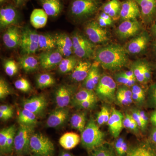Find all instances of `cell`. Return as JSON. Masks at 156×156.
Returning <instances> with one entry per match:
<instances>
[{"instance_id":"1","label":"cell","mask_w":156,"mask_h":156,"mask_svg":"<svg viewBox=\"0 0 156 156\" xmlns=\"http://www.w3.org/2000/svg\"><path fill=\"white\" fill-rule=\"evenodd\" d=\"M128 53L122 46L112 44L95 50L94 58L104 69L115 71L128 64Z\"/></svg>"},{"instance_id":"2","label":"cell","mask_w":156,"mask_h":156,"mask_svg":"<svg viewBox=\"0 0 156 156\" xmlns=\"http://www.w3.org/2000/svg\"><path fill=\"white\" fill-rule=\"evenodd\" d=\"M101 6V0H71L68 13L75 21L82 22L93 17Z\"/></svg>"},{"instance_id":"3","label":"cell","mask_w":156,"mask_h":156,"mask_svg":"<svg viewBox=\"0 0 156 156\" xmlns=\"http://www.w3.org/2000/svg\"><path fill=\"white\" fill-rule=\"evenodd\" d=\"M105 138V134L91 118L81 133V142L83 147L91 152L104 144Z\"/></svg>"},{"instance_id":"4","label":"cell","mask_w":156,"mask_h":156,"mask_svg":"<svg viewBox=\"0 0 156 156\" xmlns=\"http://www.w3.org/2000/svg\"><path fill=\"white\" fill-rule=\"evenodd\" d=\"M73 53L78 58L88 59L94 58L95 44L80 30H75L71 35Z\"/></svg>"},{"instance_id":"5","label":"cell","mask_w":156,"mask_h":156,"mask_svg":"<svg viewBox=\"0 0 156 156\" xmlns=\"http://www.w3.org/2000/svg\"><path fill=\"white\" fill-rule=\"evenodd\" d=\"M30 151L40 156H53L55 147L49 137L41 133L31 135L30 141Z\"/></svg>"},{"instance_id":"6","label":"cell","mask_w":156,"mask_h":156,"mask_svg":"<svg viewBox=\"0 0 156 156\" xmlns=\"http://www.w3.org/2000/svg\"><path fill=\"white\" fill-rule=\"evenodd\" d=\"M116 87L115 81L110 76L104 75L95 88V93L105 102L112 103L116 100Z\"/></svg>"},{"instance_id":"7","label":"cell","mask_w":156,"mask_h":156,"mask_svg":"<svg viewBox=\"0 0 156 156\" xmlns=\"http://www.w3.org/2000/svg\"><path fill=\"white\" fill-rule=\"evenodd\" d=\"M39 35L27 27L21 30L20 48L23 55H33L38 51Z\"/></svg>"},{"instance_id":"8","label":"cell","mask_w":156,"mask_h":156,"mask_svg":"<svg viewBox=\"0 0 156 156\" xmlns=\"http://www.w3.org/2000/svg\"><path fill=\"white\" fill-rule=\"evenodd\" d=\"M33 128L20 125L14 138V150L18 155L28 153L30 151V141Z\"/></svg>"},{"instance_id":"9","label":"cell","mask_w":156,"mask_h":156,"mask_svg":"<svg viewBox=\"0 0 156 156\" xmlns=\"http://www.w3.org/2000/svg\"><path fill=\"white\" fill-rule=\"evenodd\" d=\"M84 30L86 36L94 44H104L109 40L107 31L95 20L87 22L84 26Z\"/></svg>"},{"instance_id":"10","label":"cell","mask_w":156,"mask_h":156,"mask_svg":"<svg viewBox=\"0 0 156 156\" xmlns=\"http://www.w3.org/2000/svg\"><path fill=\"white\" fill-rule=\"evenodd\" d=\"M141 27L136 19L122 21L117 27L116 33L121 40H126L136 36L140 33Z\"/></svg>"},{"instance_id":"11","label":"cell","mask_w":156,"mask_h":156,"mask_svg":"<svg viewBox=\"0 0 156 156\" xmlns=\"http://www.w3.org/2000/svg\"><path fill=\"white\" fill-rule=\"evenodd\" d=\"M63 58L57 49L42 52L38 57L40 66L46 70H50L58 66Z\"/></svg>"},{"instance_id":"12","label":"cell","mask_w":156,"mask_h":156,"mask_svg":"<svg viewBox=\"0 0 156 156\" xmlns=\"http://www.w3.org/2000/svg\"><path fill=\"white\" fill-rule=\"evenodd\" d=\"M20 14L17 7L12 5L3 6L0 9V27L6 29L12 25H16L19 20Z\"/></svg>"},{"instance_id":"13","label":"cell","mask_w":156,"mask_h":156,"mask_svg":"<svg viewBox=\"0 0 156 156\" xmlns=\"http://www.w3.org/2000/svg\"><path fill=\"white\" fill-rule=\"evenodd\" d=\"M75 88L69 85L59 86L55 92V100L58 108H65L68 106L75 95Z\"/></svg>"},{"instance_id":"14","label":"cell","mask_w":156,"mask_h":156,"mask_svg":"<svg viewBox=\"0 0 156 156\" xmlns=\"http://www.w3.org/2000/svg\"><path fill=\"white\" fill-rule=\"evenodd\" d=\"M150 39L149 35L147 32L140 33L128 43L126 50L128 53L131 54L141 53L147 48Z\"/></svg>"},{"instance_id":"15","label":"cell","mask_w":156,"mask_h":156,"mask_svg":"<svg viewBox=\"0 0 156 156\" xmlns=\"http://www.w3.org/2000/svg\"><path fill=\"white\" fill-rule=\"evenodd\" d=\"M21 31L16 25H12L6 29L3 34L2 40L4 45L9 49H16L20 47Z\"/></svg>"},{"instance_id":"16","label":"cell","mask_w":156,"mask_h":156,"mask_svg":"<svg viewBox=\"0 0 156 156\" xmlns=\"http://www.w3.org/2000/svg\"><path fill=\"white\" fill-rule=\"evenodd\" d=\"M126 156H156V146L150 140L129 147Z\"/></svg>"},{"instance_id":"17","label":"cell","mask_w":156,"mask_h":156,"mask_svg":"<svg viewBox=\"0 0 156 156\" xmlns=\"http://www.w3.org/2000/svg\"><path fill=\"white\" fill-rule=\"evenodd\" d=\"M140 9V16L146 23H151L156 18V0H135Z\"/></svg>"},{"instance_id":"18","label":"cell","mask_w":156,"mask_h":156,"mask_svg":"<svg viewBox=\"0 0 156 156\" xmlns=\"http://www.w3.org/2000/svg\"><path fill=\"white\" fill-rule=\"evenodd\" d=\"M48 105L47 100L43 95H36L24 100L23 108L27 110L36 115H41Z\"/></svg>"},{"instance_id":"19","label":"cell","mask_w":156,"mask_h":156,"mask_svg":"<svg viewBox=\"0 0 156 156\" xmlns=\"http://www.w3.org/2000/svg\"><path fill=\"white\" fill-rule=\"evenodd\" d=\"M140 16V9L135 0H126L122 3L120 19L122 21L136 19Z\"/></svg>"},{"instance_id":"20","label":"cell","mask_w":156,"mask_h":156,"mask_svg":"<svg viewBox=\"0 0 156 156\" xmlns=\"http://www.w3.org/2000/svg\"><path fill=\"white\" fill-rule=\"evenodd\" d=\"M56 49L63 57L72 56L73 53V43L71 36L65 33H60L55 35Z\"/></svg>"},{"instance_id":"21","label":"cell","mask_w":156,"mask_h":156,"mask_svg":"<svg viewBox=\"0 0 156 156\" xmlns=\"http://www.w3.org/2000/svg\"><path fill=\"white\" fill-rule=\"evenodd\" d=\"M123 119L124 117L121 112L114 108H112L108 125L111 134L115 138H118L122 132L124 127Z\"/></svg>"},{"instance_id":"22","label":"cell","mask_w":156,"mask_h":156,"mask_svg":"<svg viewBox=\"0 0 156 156\" xmlns=\"http://www.w3.org/2000/svg\"><path fill=\"white\" fill-rule=\"evenodd\" d=\"M69 110L65 108H58L51 113L47 121V125L49 128H56L63 125L67 120Z\"/></svg>"},{"instance_id":"23","label":"cell","mask_w":156,"mask_h":156,"mask_svg":"<svg viewBox=\"0 0 156 156\" xmlns=\"http://www.w3.org/2000/svg\"><path fill=\"white\" fill-rule=\"evenodd\" d=\"M92 64L87 60L80 61L72 72L71 79L76 83L83 82L89 74Z\"/></svg>"},{"instance_id":"24","label":"cell","mask_w":156,"mask_h":156,"mask_svg":"<svg viewBox=\"0 0 156 156\" xmlns=\"http://www.w3.org/2000/svg\"><path fill=\"white\" fill-rule=\"evenodd\" d=\"M43 9L48 16L58 17L63 10V4L61 0H39Z\"/></svg>"},{"instance_id":"25","label":"cell","mask_w":156,"mask_h":156,"mask_svg":"<svg viewBox=\"0 0 156 156\" xmlns=\"http://www.w3.org/2000/svg\"><path fill=\"white\" fill-rule=\"evenodd\" d=\"M99 65L97 62L92 64L89 74L83 81V86L85 89L92 91L95 90L101 77Z\"/></svg>"},{"instance_id":"26","label":"cell","mask_w":156,"mask_h":156,"mask_svg":"<svg viewBox=\"0 0 156 156\" xmlns=\"http://www.w3.org/2000/svg\"><path fill=\"white\" fill-rule=\"evenodd\" d=\"M48 15L44 9H36L32 12L30 16V22L32 26L35 29L44 27L48 20Z\"/></svg>"},{"instance_id":"27","label":"cell","mask_w":156,"mask_h":156,"mask_svg":"<svg viewBox=\"0 0 156 156\" xmlns=\"http://www.w3.org/2000/svg\"><path fill=\"white\" fill-rule=\"evenodd\" d=\"M81 141L80 136L74 132H67L62 135L59 139L62 147L67 150L76 147Z\"/></svg>"},{"instance_id":"28","label":"cell","mask_w":156,"mask_h":156,"mask_svg":"<svg viewBox=\"0 0 156 156\" xmlns=\"http://www.w3.org/2000/svg\"><path fill=\"white\" fill-rule=\"evenodd\" d=\"M18 61L20 67L26 73L35 71L38 68V58L32 55H23L20 57Z\"/></svg>"},{"instance_id":"29","label":"cell","mask_w":156,"mask_h":156,"mask_svg":"<svg viewBox=\"0 0 156 156\" xmlns=\"http://www.w3.org/2000/svg\"><path fill=\"white\" fill-rule=\"evenodd\" d=\"M38 51L44 52L56 49L55 35L50 34L39 35Z\"/></svg>"},{"instance_id":"30","label":"cell","mask_w":156,"mask_h":156,"mask_svg":"<svg viewBox=\"0 0 156 156\" xmlns=\"http://www.w3.org/2000/svg\"><path fill=\"white\" fill-rule=\"evenodd\" d=\"M122 3L119 0H109L101 6V11L108 14L112 19L119 17Z\"/></svg>"},{"instance_id":"31","label":"cell","mask_w":156,"mask_h":156,"mask_svg":"<svg viewBox=\"0 0 156 156\" xmlns=\"http://www.w3.org/2000/svg\"><path fill=\"white\" fill-rule=\"evenodd\" d=\"M79 61L76 56L63 57L58 66V71L63 74L72 72Z\"/></svg>"},{"instance_id":"32","label":"cell","mask_w":156,"mask_h":156,"mask_svg":"<svg viewBox=\"0 0 156 156\" xmlns=\"http://www.w3.org/2000/svg\"><path fill=\"white\" fill-rule=\"evenodd\" d=\"M37 115L23 108L20 112L18 122L20 125L33 128L37 124Z\"/></svg>"},{"instance_id":"33","label":"cell","mask_w":156,"mask_h":156,"mask_svg":"<svg viewBox=\"0 0 156 156\" xmlns=\"http://www.w3.org/2000/svg\"><path fill=\"white\" fill-rule=\"evenodd\" d=\"M147 62L138 60L134 62L131 65V70L134 73L136 80L142 83H146L145 69Z\"/></svg>"},{"instance_id":"34","label":"cell","mask_w":156,"mask_h":156,"mask_svg":"<svg viewBox=\"0 0 156 156\" xmlns=\"http://www.w3.org/2000/svg\"><path fill=\"white\" fill-rule=\"evenodd\" d=\"M87 113L85 112H80L74 114L70 120L72 127L82 133L87 125Z\"/></svg>"},{"instance_id":"35","label":"cell","mask_w":156,"mask_h":156,"mask_svg":"<svg viewBox=\"0 0 156 156\" xmlns=\"http://www.w3.org/2000/svg\"><path fill=\"white\" fill-rule=\"evenodd\" d=\"M97 97L94 91L84 88L76 93L72 100L73 104L87 100H97Z\"/></svg>"},{"instance_id":"36","label":"cell","mask_w":156,"mask_h":156,"mask_svg":"<svg viewBox=\"0 0 156 156\" xmlns=\"http://www.w3.org/2000/svg\"><path fill=\"white\" fill-rule=\"evenodd\" d=\"M89 156H117L111 146L106 144L98 147L90 152Z\"/></svg>"},{"instance_id":"37","label":"cell","mask_w":156,"mask_h":156,"mask_svg":"<svg viewBox=\"0 0 156 156\" xmlns=\"http://www.w3.org/2000/svg\"><path fill=\"white\" fill-rule=\"evenodd\" d=\"M55 83V79L49 74H41L37 76L36 79L37 86L40 89H44L51 87Z\"/></svg>"},{"instance_id":"38","label":"cell","mask_w":156,"mask_h":156,"mask_svg":"<svg viewBox=\"0 0 156 156\" xmlns=\"http://www.w3.org/2000/svg\"><path fill=\"white\" fill-rule=\"evenodd\" d=\"M4 69L7 75L9 76H13L18 72V65L13 59H7L4 62Z\"/></svg>"},{"instance_id":"39","label":"cell","mask_w":156,"mask_h":156,"mask_svg":"<svg viewBox=\"0 0 156 156\" xmlns=\"http://www.w3.org/2000/svg\"><path fill=\"white\" fill-rule=\"evenodd\" d=\"M147 104L150 108H156V83L151 85L149 88Z\"/></svg>"},{"instance_id":"40","label":"cell","mask_w":156,"mask_h":156,"mask_svg":"<svg viewBox=\"0 0 156 156\" xmlns=\"http://www.w3.org/2000/svg\"><path fill=\"white\" fill-rule=\"evenodd\" d=\"M111 113L108 109L106 106L101 108L100 111L97 116V123L98 126H102L108 122Z\"/></svg>"},{"instance_id":"41","label":"cell","mask_w":156,"mask_h":156,"mask_svg":"<svg viewBox=\"0 0 156 156\" xmlns=\"http://www.w3.org/2000/svg\"><path fill=\"white\" fill-rule=\"evenodd\" d=\"M96 21L101 27L104 28L111 26L113 20L108 14L101 11L98 15Z\"/></svg>"},{"instance_id":"42","label":"cell","mask_w":156,"mask_h":156,"mask_svg":"<svg viewBox=\"0 0 156 156\" xmlns=\"http://www.w3.org/2000/svg\"><path fill=\"white\" fill-rule=\"evenodd\" d=\"M16 128L14 126L9 127V131L7 139L6 153H10L14 149V138L16 134Z\"/></svg>"},{"instance_id":"43","label":"cell","mask_w":156,"mask_h":156,"mask_svg":"<svg viewBox=\"0 0 156 156\" xmlns=\"http://www.w3.org/2000/svg\"><path fill=\"white\" fill-rule=\"evenodd\" d=\"M14 86L16 89L23 92H28L31 89L30 82L23 78H20L15 81Z\"/></svg>"},{"instance_id":"44","label":"cell","mask_w":156,"mask_h":156,"mask_svg":"<svg viewBox=\"0 0 156 156\" xmlns=\"http://www.w3.org/2000/svg\"><path fill=\"white\" fill-rule=\"evenodd\" d=\"M9 131V127L4 128L0 131V150L1 153H6V146Z\"/></svg>"},{"instance_id":"45","label":"cell","mask_w":156,"mask_h":156,"mask_svg":"<svg viewBox=\"0 0 156 156\" xmlns=\"http://www.w3.org/2000/svg\"><path fill=\"white\" fill-rule=\"evenodd\" d=\"M115 79L117 83L130 88L136 83V80L126 78L122 75L120 73L115 75Z\"/></svg>"},{"instance_id":"46","label":"cell","mask_w":156,"mask_h":156,"mask_svg":"<svg viewBox=\"0 0 156 156\" xmlns=\"http://www.w3.org/2000/svg\"><path fill=\"white\" fill-rule=\"evenodd\" d=\"M11 93V89L9 84L2 78L0 79V98H5Z\"/></svg>"},{"instance_id":"47","label":"cell","mask_w":156,"mask_h":156,"mask_svg":"<svg viewBox=\"0 0 156 156\" xmlns=\"http://www.w3.org/2000/svg\"><path fill=\"white\" fill-rule=\"evenodd\" d=\"M116 94L122 95L126 98L129 99H132V92L130 87L122 85L118 88ZM133 100V99H132Z\"/></svg>"},{"instance_id":"48","label":"cell","mask_w":156,"mask_h":156,"mask_svg":"<svg viewBox=\"0 0 156 156\" xmlns=\"http://www.w3.org/2000/svg\"><path fill=\"white\" fill-rule=\"evenodd\" d=\"M132 118L134 119L135 122L137 124V126L139 128L141 129V131L144 132L147 129V127L144 126L143 122L142 119H141V117L140 115L139 112H138V110L136 109H134L132 110V114H131Z\"/></svg>"},{"instance_id":"49","label":"cell","mask_w":156,"mask_h":156,"mask_svg":"<svg viewBox=\"0 0 156 156\" xmlns=\"http://www.w3.org/2000/svg\"><path fill=\"white\" fill-rule=\"evenodd\" d=\"M97 100H87L74 104L78 108L85 109H91L95 107Z\"/></svg>"},{"instance_id":"50","label":"cell","mask_w":156,"mask_h":156,"mask_svg":"<svg viewBox=\"0 0 156 156\" xmlns=\"http://www.w3.org/2000/svg\"><path fill=\"white\" fill-rule=\"evenodd\" d=\"M120 105L122 106H128L133 102L132 99H128L122 95L116 94V100Z\"/></svg>"},{"instance_id":"51","label":"cell","mask_w":156,"mask_h":156,"mask_svg":"<svg viewBox=\"0 0 156 156\" xmlns=\"http://www.w3.org/2000/svg\"><path fill=\"white\" fill-rule=\"evenodd\" d=\"M131 91L133 93H136L143 99H145V94L144 89L139 85H134L131 87Z\"/></svg>"},{"instance_id":"52","label":"cell","mask_w":156,"mask_h":156,"mask_svg":"<svg viewBox=\"0 0 156 156\" xmlns=\"http://www.w3.org/2000/svg\"><path fill=\"white\" fill-rule=\"evenodd\" d=\"M133 120V119L131 115L126 113V115L124 117V119H123V126L124 128L129 130Z\"/></svg>"},{"instance_id":"53","label":"cell","mask_w":156,"mask_h":156,"mask_svg":"<svg viewBox=\"0 0 156 156\" xmlns=\"http://www.w3.org/2000/svg\"><path fill=\"white\" fill-rule=\"evenodd\" d=\"M138 110V112H139L140 115L141 117V119H142L144 126L146 127H147L149 121V118L148 117L147 114L144 111L142 110Z\"/></svg>"},{"instance_id":"54","label":"cell","mask_w":156,"mask_h":156,"mask_svg":"<svg viewBox=\"0 0 156 156\" xmlns=\"http://www.w3.org/2000/svg\"><path fill=\"white\" fill-rule=\"evenodd\" d=\"M0 111H2L14 115L13 108L8 105H1L0 106Z\"/></svg>"},{"instance_id":"55","label":"cell","mask_w":156,"mask_h":156,"mask_svg":"<svg viewBox=\"0 0 156 156\" xmlns=\"http://www.w3.org/2000/svg\"><path fill=\"white\" fill-rule=\"evenodd\" d=\"M122 75L124 76L126 78H129L131 79H135V76H134V73L132 71V70H130L122 72L120 73Z\"/></svg>"},{"instance_id":"56","label":"cell","mask_w":156,"mask_h":156,"mask_svg":"<svg viewBox=\"0 0 156 156\" xmlns=\"http://www.w3.org/2000/svg\"><path fill=\"white\" fill-rule=\"evenodd\" d=\"M13 115L8 113L0 111V119L3 121H7L11 119L13 116Z\"/></svg>"},{"instance_id":"57","label":"cell","mask_w":156,"mask_h":156,"mask_svg":"<svg viewBox=\"0 0 156 156\" xmlns=\"http://www.w3.org/2000/svg\"><path fill=\"white\" fill-rule=\"evenodd\" d=\"M149 140L156 146V127L154 128L151 131Z\"/></svg>"},{"instance_id":"58","label":"cell","mask_w":156,"mask_h":156,"mask_svg":"<svg viewBox=\"0 0 156 156\" xmlns=\"http://www.w3.org/2000/svg\"><path fill=\"white\" fill-rule=\"evenodd\" d=\"M14 5L17 8L22 7L28 0H12Z\"/></svg>"},{"instance_id":"59","label":"cell","mask_w":156,"mask_h":156,"mask_svg":"<svg viewBox=\"0 0 156 156\" xmlns=\"http://www.w3.org/2000/svg\"><path fill=\"white\" fill-rule=\"evenodd\" d=\"M150 120L153 126L156 127V108L151 114Z\"/></svg>"},{"instance_id":"60","label":"cell","mask_w":156,"mask_h":156,"mask_svg":"<svg viewBox=\"0 0 156 156\" xmlns=\"http://www.w3.org/2000/svg\"><path fill=\"white\" fill-rule=\"evenodd\" d=\"M59 156H75L72 154L67 152H62L60 154Z\"/></svg>"},{"instance_id":"61","label":"cell","mask_w":156,"mask_h":156,"mask_svg":"<svg viewBox=\"0 0 156 156\" xmlns=\"http://www.w3.org/2000/svg\"><path fill=\"white\" fill-rule=\"evenodd\" d=\"M151 30L154 35L156 37V22L153 25L152 27Z\"/></svg>"},{"instance_id":"62","label":"cell","mask_w":156,"mask_h":156,"mask_svg":"<svg viewBox=\"0 0 156 156\" xmlns=\"http://www.w3.org/2000/svg\"><path fill=\"white\" fill-rule=\"evenodd\" d=\"M8 0H0V4L1 5H5V3L8 2Z\"/></svg>"},{"instance_id":"63","label":"cell","mask_w":156,"mask_h":156,"mask_svg":"<svg viewBox=\"0 0 156 156\" xmlns=\"http://www.w3.org/2000/svg\"><path fill=\"white\" fill-rule=\"evenodd\" d=\"M153 50L154 52L156 55V41L153 44Z\"/></svg>"},{"instance_id":"64","label":"cell","mask_w":156,"mask_h":156,"mask_svg":"<svg viewBox=\"0 0 156 156\" xmlns=\"http://www.w3.org/2000/svg\"><path fill=\"white\" fill-rule=\"evenodd\" d=\"M31 156H40L37 155V154H34V155Z\"/></svg>"}]
</instances>
